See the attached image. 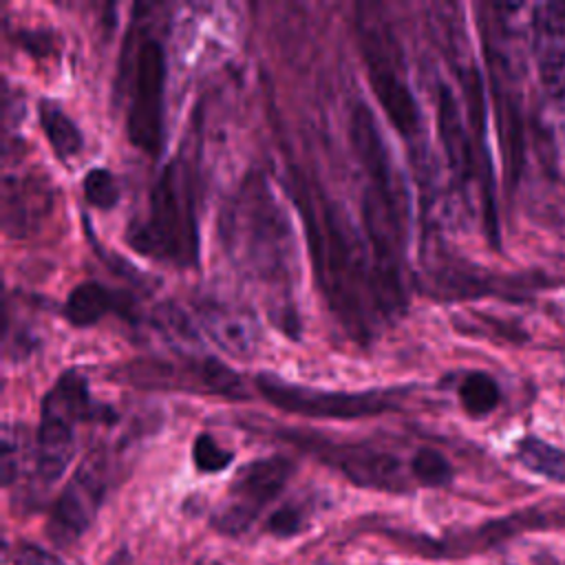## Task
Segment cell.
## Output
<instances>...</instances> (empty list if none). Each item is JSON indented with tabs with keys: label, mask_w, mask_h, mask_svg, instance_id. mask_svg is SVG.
Instances as JSON below:
<instances>
[{
	"label": "cell",
	"mask_w": 565,
	"mask_h": 565,
	"mask_svg": "<svg viewBox=\"0 0 565 565\" xmlns=\"http://www.w3.org/2000/svg\"><path fill=\"white\" fill-rule=\"evenodd\" d=\"M201 324L216 342V347L238 358L252 355L260 342V329L256 320L234 307L205 305L201 309Z\"/></svg>",
	"instance_id": "cell-15"
},
{
	"label": "cell",
	"mask_w": 565,
	"mask_h": 565,
	"mask_svg": "<svg viewBox=\"0 0 565 565\" xmlns=\"http://www.w3.org/2000/svg\"><path fill=\"white\" fill-rule=\"evenodd\" d=\"M108 488V461L102 450H93L71 475L53 501L51 516L46 523V536L66 547L75 543L95 521Z\"/></svg>",
	"instance_id": "cell-8"
},
{
	"label": "cell",
	"mask_w": 565,
	"mask_h": 565,
	"mask_svg": "<svg viewBox=\"0 0 565 565\" xmlns=\"http://www.w3.org/2000/svg\"><path fill=\"white\" fill-rule=\"evenodd\" d=\"M360 49L373 95L391 126L406 139L415 137L419 132V108L415 95L402 77L395 55L371 22L360 26Z\"/></svg>",
	"instance_id": "cell-10"
},
{
	"label": "cell",
	"mask_w": 565,
	"mask_h": 565,
	"mask_svg": "<svg viewBox=\"0 0 565 565\" xmlns=\"http://www.w3.org/2000/svg\"><path fill=\"white\" fill-rule=\"evenodd\" d=\"M84 199L88 205L97 210H113L119 201V185L110 170L106 168H93L84 174L82 181Z\"/></svg>",
	"instance_id": "cell-22"
},
{
	"label": "cell",
	"mask_w": 565,
	"mask_h": 565,
	"mask_svg": "<svg viewBox=\"0 0 565 565\" xmlns=\"http://www.w3.org/2000/svg\"><path fill=\"white\" fill-rule=\"evenodd\" d=\"M115 413L93 399L84 375L62 373L42 399L40 426L35 435V477L46 488L55 483L75 455V424L110 422Z\"/></svg>",
	"instance_id": "cell-4"
},
{
	"label": "cell",
	"mask_w": 565,
	"mask_h": 565,
	"mask_svg": "<svg viewBox=\"0 0 565 565\" xmlns=\"http://www.w3.org/2000/svg\"><path fill=\"white\" fill-rule=\"evenodd\" d=\"M349 132H351V146H353L358 161L364 168L366 179H369L366 192L377 196L388 207H393L402 214H408L404 188H402L397 168L391 159V150L384 143V137L375 121V115L371 113V108L366 104H358L353 108L351 121H349Z\"/></svg>",
	"instance_id": "cell-11"
},
{
	"label": "cell",
	"mask_w": 565,
	"mask_h": 565,
	"mask_svg": "<svg viewBox=\"0 0 565 565\" xmlns=\"http://www.w3.org/2000/svg\"><path fill=\"white\" fill-rule=\"evenodd\" d=\"M221 234L230 256L249 276L285 289L294 285V232L265 177L249 174L243 181L225 207Z\"/></svg>",
	"instance_id": "cell-2"
},
{
	"label": "cell",
	"mask_w": 565,
	"mask_h": 565,
	"mask_svg": "<svg viewBox=\"0 0 565 565\" xmlns=\"http://www.w3.org/2000/svg\"><path fill=\"white\" fill-rule=\"evenodd\" d=\"M296 472V463L282 455L258 457L245 463L227 488V497L216 505L210 525L225 536L245 534L260 512L285 490Z\"/></svg>",
	"instance_id": "cell-6"
},
{
	"label": "cell",
	"mask_w": 565,
	"mask_h": 565,
	"mask_svg": "<svg viewBox=\"0 0 565 565\" xmlns=\"http://www.w3.org/2000/svg\"><path fill=\"white\" fill-rule=\"evenodd\" d=\"M291 196L302 214L316 278L329 298L331 309L355 338L369 335V320H373L371 316L375 313L369 307V298L377 313L384 311L375 271L366 265V256L360 249L355 234L331 201L311 194V188L300 172H294L291 177Z\"/></svg>",
	"instance_id": "cell-1"
},
{
	"label": "cell",
	"mask_w": 565,
	"mask_h": 565,
	"mask_svg": "<svg viewBox=\"0 0 565 565\" xmlns=\"http://www.w3.org/2000/svg\"><path fill=\"white\" fill-rule=\"evenodd\" d=\"M26 455L24 446V430L22 426L4 424L2 428V452H0V468H2V486L11 488L22 470Z\"/></svg>",
	"instance_id": "cell-21"
},
{
	"label": "cell",
	"mask_w": 565,
	"mask_h": 565,
	"mask_svg": "<svg viewBox=\"0 0 565 565\" xmlns=\"http://www.w3.org/2000/svg\"><path fill=\"white\" fill-rule=\"evenodd\" d=\"M307 525V510L298 503H285L267 516L265 530L278 539H289L302 532Z\"/></svg>",
	"instance_id": "cell-24"
},
{
	"label": "cell",
	"mask_w": 565,
	"mask_h": 565,
	"mask_svg": "<svg viewBox=\"0 0 565 565\" xmlns=\"http://www.w3.org/2000/svg\"><path fill=\"white\" fill-rule=\"evenodd\" d=\"M106 565H132V556H130V550L124 545L119 550L113 552V556L108 558Z\"/></svg>",
	"instance_id": "cell-26"
},
{
	"label": "cell",
	"mask_w": 565,
	"mask_h": 565,
	"mask_svg": "<svg viewBox=\"0 0 565 565\" xmlns=\"http://www.w3.org/2000/svg\"><path fill=\"white\" fill-rule=\"evenodd\" d=\"M461 408L470 415V417H486L490 415L499 399V384L494 382L492 375L483 373V371H470L463 375L459 388H457Z\"/></svg>",
	"instance_id": "cell-19"
},
{
	"label": "cell",
	"mask_w": 565,
	"mask_h": 565,
	"mask_svg": "<svg viewBox=\"0 0 565 565\" xmlns=\"http://www.w3.org/2000/svg\"><path fill=\"white\" fill-rule=\"evenodd\" d=\"M40 126L49 139L51 150L60 161H68L82 152L84 148L82 130L57 104L49 99L40 104Z\"/></svg>",
	"instance_id": "cell-17"
},
{
	"label": "cell",
	"mask_w": 565,
	"mask_h": 565,
	"mask_svg": "<svg viewBox=\"0 0 565 565\" xmlns=\"http://www.w3.org/2000/svg\"><path fill=\"white\" fill-rule=\"evenodd\" d=\"M532 51L543 88L565 106V2H547L534 9Z\"/></svg>",
	"instance_id": "cell-12"
},
{
	"label": "cell",
	"mask_w": 565,
	"mask_h": 565,
	"mask_svg": "<svg viewBox=\"0 0 565 565\" xmlns=\"http://www.w3.org/2000/svg\"><path fill=\"white\" fill-rule=\"evenodd\" d=\"M13 565H68L64 558L35 543H20L13 552Z\"/></svg>",
	"instance_id": "cell-25"
},
{
	"label": "cell",
	"mask_w": 565,
	"mask_h": 565,
	"mask_svg": "<svg viewBox=\"0 0 565 565\" xmlns=\"http://www.w3.org/2000/svg\"><path fill=\"white\" fill-rule=\"evenodd\" d=\"M4 225L9 232L24 234L29 232L40 216L46 214L51 194L35 179H11L4 177Z\"/></svg>",
	"instance_id": "cell-16"
},
{
	"label": "cell",
	"mask_w": 565,
	"mask_h": 565,
	"mask_svg": "<svg viewBox=\"0 0 565 565\" xmlns=\"http://www.w3.org/2000/svg\"><path fill=\"white\" fill-rule=\"evenodd\" d=\"M516 459L530 472H536L556 483H565V450L547 444L545 439L532 435L519 439Z\"/></svg>",
	"instance_id": "cell-18"
},
{
	"label": "cell",
	"mask_w": 565,
	"mask_h": 565,
	"mask_svg": "<svg viewBox=\"0 0 565 565\" xmlns=\"http://www.w3.org/2000/svg\"><path fill=\"white\" fill-rule=\"evenodd\" d=\"M260 395L280 411L313 417V419H360L397 408L395 391H324L302 384H291L269 373L256 375Z\"/></svg>",
	"instance_id": "cell-5"
},
{
	"label": "cell",
	"mask_w": 565,
	"mask_h": 565,
	"mask_svg": "<svg viewBox=\"0 0 565 565\" xmlns=\"http://www.w3.org/2000/svg\"><path fill=\"white\" fill-rule=\"evenodd\" d=\"M411 477L426 488H441L452 481L450 461L435 448H419L408 461Z\"/></svg>",
	"instance_id": "cell-20"
},
{
	"label": "cell",
	"mask_w": 565,
	"mask_h": 565,
	"mask_svg": "<svg viewBox=\"0 0 565 565\" xmlns=\"http://www.w3.org/2000/svg\"><path fill=\"white\" fill-rule=\"evenodd\" d=\"M126 243L141 256L192 267L199 258V230L194 212L192 177L181 157L159 172L143 218L128 225Z\"/></svg>",
	"instance_id": "cell-3"
},
{
	"label": "cell",
	"mask_w": 565,
	"mask_h": 565,
	"mask_svg": "<svg viewBox=\"0 0 565 565\" xmlns=\"http://www.w3.org/2000/svg\"><path fill=\"white\" fill-rule=\"evenodd\" d=\"M280 437L294 439V444L311 450L324 463L340 470L349 481L360 488L406 492L408 481L402 463L395 455L377 450L366 444H331L329 439L305 433H280Z\"/></svg>",
	"instance_id": "cell-9"
},
{
	"label": "cell",
	"mask_w": 565,
	"mask_h": 565,
	"mask_svg": "<svg viewBox=\"0 0 565 565\" xmlns=\"http://www.w3.org/2000/svg\"><path fill=\"white\" fill-rule=\"evenodd\" d=\"M234 459V452L223 448L212 435L201 433L192 441V461L199 472H221Z\"/></svg>",
	"instance_id": "cell-23"
},
{
	"label": "cell",
	"mask_w": 565,
	"mask_h": 565,
	"mask_svg": "<svg viewBox=\"0 0 565 565\" xmlns=\"http://www.w3.org/2000/svg\"><path fill=\"white\" fill-rule=\"evenodd\" d=\"M437 132H439L441 150L446 154L450 172L461 185H466L475 177L472 141H470L468 128L463 126L457 97L444 84L437 90Z\"/></svg>",
	"instance_id": "cell-13"
},
{
	"label": "cell",
	"mask_w": 565,
	"mask_h": 565,
	"mask_svg": "<svg viewBox=\"0 0 565 565\" xmlns=\"http://www.w3.org/2000/svg\"><path fill=\"white\" fill-rule=\"evenodd\" d=\"M62 313L73 327L97 324L108 313H119L121 318L135 320L132 298L124 291L104 287L97 280H84L75 285L64 300Z\"/></svg>",
	"instance_id": "cell-14"
},
{
	"label": "cell",
	"mask_w": 565,
	"mask_h": 565,
	"mask_svg": "<svg viewBox=\"0 0 565 565\" xmlns=\"http://www.w3.org/2000/svg\"><path fill=\"white\" fill-rule=\"evenodd\" d=\"M163 88L166 53L159 40L146 38L135 53L130 106L126 113V135L130 143L154 154L163 139Z\"/></svg>",
	"instance_id": "cell-7"
}]
</instances>
